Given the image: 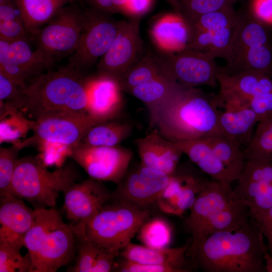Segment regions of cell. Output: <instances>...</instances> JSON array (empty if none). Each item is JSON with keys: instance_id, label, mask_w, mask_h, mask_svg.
Instances as JSON below:
<instances>
[{"instance_id": "1", "label": "cell", "mask_w": 272, "mask_h": 272, "mask_svg": "<svg viewBox=\"0 0 272 272\" xmlns=\"http://www.w3.org/2000/svg\"><path fill=\"white\" fill-rule=\"evenodd\" d=\"M267 251L264 237L251 217L234 231L211 234L187 254L206 272H266Z\"/></svg>"}, {"instance_id": "2", "label": "cell", "mask_w": 272, "mask_h": 272, "mask_svg": "<svg viewBox=\"0 0 272 272\" xmlns=\"http://www.w3.org/2000/svg\"><path fill=\"white\" fill-rule=\"evenodd\" d=\"M83 75L68 64L56 71H48L22 88L17 99L5 104L33 120L55 112L88 113L89 96Z\"/></svg>"}, {"instance_id": "3", "label": "cell", "mask_w": 272, "mask_h": 272, "mask_svg": "<svg viewBox=\"0 0 272 272\" xmlns=\"http://www.w3.org/2000/svg\"><path fill=\"white\" fill-rule=\"evenodd\" d=\"M220 107L218 95L183 86L162 107L156 127L163 138L173 142L221 132Z\"/></svg>"}, {"instance_id": "4", "label": "cell", "mask_w": 272, "mask_h": 272, "mask_svg": "<svg viewBox=\"0 0 272 272\" xmlns=\"http://www.w3.org/2000/svg\"><path fill=\"white\" fill-rule=\"evenodd\" d=\"M76 238L72 227L55 208L35 210L32 227L24 238L33 272H55L74 261Z\"/></svg>"}, {"instance_id": "5", "label": "cell", "mask_w": 272, "mask_h": 272, "mask_svg": "<svg viewBox=\"0 0 272 272\" xmlns=\"http://www.w3.org/2000/svg\"><path fill=\"white\" fill-rule=\"evenodd\" d=\"M71 165L49 171L40 160L31 156L19 158L9 193L30 203L34 210L53 208L60 192L76 182Z\"/></svg>"}, {"instance_id": "6", "label": "cell", "mask_w": 272, "mask_h": 272, "mask_svg": "<svg viewBox=\"0 0 272 272\" xmlns=\"http://www.w3.org/2000/svg\"><path fill=\"white\" fill-rule=\"evenodd\" d=\"M150 215L148 208L110 199L87 225L85 234L96 245L119 255Z\"/></svg>"}, {"instance_id": "7", "label": "cell", "mask_w": 272, "mask_h": 272, "mask_svg": "<svg viewBox=\"0 0 272 272\" xmlns=\"http://www.w3.org/2000/svg\"><path fill=\"white\" fill-rule=\"evenodd\" d=\"M85 8L73 2L31 35L36 51L52 65L75 52L83 27Z\"/></svg>"}, {"instance_id": "8", "label": "cell", "mask_w": 272, "mask_h": 272, "mask_svg": "<svg viewBox=\"0 0 272 272\" xmlns=\"http://www.w3.org/2000/svg\"><path fill=\"white\" fill-rule=\"evenodd\" d=\"M234 7L203 14L187 24L186 48L225 60L242 20Z\"/></svg>"}, {"instance_id": "9", "label": "cell", "mask_w": 272, "mask_h": 272, "mask_svg": "<svg viewBox=\"0 0 272 272\" xmlns=\"http://www.w3.org/2000/svg\"><path fill=\"white\" fill-rule=\"evenodd\" d=\"M121 20L92 8H85L84 21L78 47L67 64L82 74L104 55L119 31Z\"/></svg>"}, {"instance_id": "10", "label": "cell", "mask_w": 272, "mask_h": 272, "mask_svg": "<svg viewBox=\"0 0 272 272\" xmlns=\"http://www.w3.org/2000/svg\"><path fill=\"white\" fill-rule=\"evenodd\" d=\"M163 75L184 86L215 87L221 70L215 58L200 51L184 48L180 50L155 53Z\"/></svg>"}, {"instance_id": "11", "label": "cell", "mask_w": 272, "mask_h": 272, "mask_svg": "<svg viewBox=\"0 0 272 272\" xmlns=\"http://www.w3.org/2000/svg\"><path fill=\"white\" fill-rule=\"evenodd\" d=\"M103 122L87 112H62L41 116L34 120L32 137L20 142L22 148L38 142H49L71 148L80 143L93 126Z\"/></svg>"}, {"instance_id": "12", "label": "cell", "mask_w": 272, "mask_h": 272, "mask_svg": "<svg viewBox=\"0 0 272 272\" xmlns=\"http://www.w3.org/2000/svg\"><path fill=\"white\" fill-rule=\"evenodd\" d=\"M140 18L121 20L117 35L97 64L98 76L117 81L144 56Z\"/></svg>"}, {"instance_id": "13", "label": "cell", "mask_w": 272, "mask_h": 272, "mask_svg": "<svg viewBox=\"0 0 272 272\" xmlns=\"http://www.w3.org/2000/svg\"><path fill=\"white\" fill-rule=\"evenodd\" d=\"M70 156L90 178L118 184L127 172L132 153L117 146H95L80 143L71 148Z\"/></svg>"}, {"instance_id": "14", "label": "cell", "mask_w": 272, "mask_h": 272, "mask_svg": "<svg viewBox=\"0 0 272 272\" xmlns=\"http://www.w3.org/2000/svg\"><path fill=\"white\" fill-rule=\"evenodd\" d=\"M62 211L75 234H85L87 225L112 196L102 181L89 178L75 182L63 192Z\"/></svg>"}, {"instance_id": "15", "label": "cell", "mask_w": 272, "mask_h": 272, "mask_svg": "<svg viewBox=\"0 0 272 272\" xmlns=\"http://www.w3.org/2000/svg\"><path fill=\"white\" fill-rule=\"evenodd\" d=\"M171 175L142 164L127 172L112 191V199L131 204L142 208L156 202L168 184Z\"/></svg>"}, {"instance_id": "16", "label": "cell", "mask_w": 272, "mask_h": 272, "mask_svg": "<svg viewBox=\"0 0 272 272\" xmlns=\"http://www.w3.org/2000/svg\"><path fill=\"white\" fill-rule=\"evenodd\" d=\"M237 181L235 194L249 208L252 218L272 207V161L246 159Z\"/></svg>"}, {"instance_id": "17", "label": "cell", "mask_w": 272, "mask_h": 272, "mask_svg": "<svg viewBox=\"0 0 272 272\" xmlns=\"http://www.w3.org/2000/svg\"><path fill=\"white\" fill-rule=\"evenodd\" d=\"M263 24L250 16L244 17L225 59L222 72L234 75L246 71L249 62L260 49L267 45L268 37Z\"/></svg>"}, {"instance_id": "18", "label": "cell", "mask_w": 272, "mask_h": 272, "mask_svg": "<svg viewBox=\"0 0 272 272\" xmlns=\"http://www.w3.org/2000/svg\"><path fill=\"white\" fill-rule=\"evenodd\" d=\"M52 66L36 50L31 49L28 39L11 42L9 51L0 52V72L23 88Z\"/></svg>"}, {"instance_id": "19", "label": "cell", "mask_w": 272, "mask_h": 272, "mask_svg": "<svg viewBox=\"0 0 272 272\" xmlns=\"http://www.w3.org/2000/svg\"><path fill=\"white\" fill-rule=\"evenodd\" d=\"M237 197L231 184L207 180L189 209L184 221L185 230L192 236L208 219L228 207Z\"/></svg>"}, {"instance_id": "20", "label": "cell", "mask_w": 272, "mask_h": 272, "mask_svg": "<svg viewBox=\"0 0 272 272\" xmlns=\"http://www.w3.org/2000/svg\"><path fill=\"white\" fill-rule=\"evenodd\" d=\"M35 210L10 193L0 196V242L24 246V238L32 226Z\"/></svg>"}, {"instance_id": "21", "label": "cell", "mask_w": 272, "mask_h": 272, "mask_svg": "<svg viewBox=\"0 0 272 272\" xmlns=\"http://www.w3.org/2000/svg\"><path fill=\"white\" fill-rule=\"evenodd\" d=\"M217 81L220 88L218 95L221 103L235 101L249 105L252 97L272 92V79L270 76L255 71L228 75L221 70Z\"/></svg>"}, {"instance_id": "22", "label": "cell", "mask_w": 272, "mask_h": 272, "mask_svg": "<svg viewBox=\"0 0 272 272\" xmlns=\"http://www.w3.org/2000/svg\"><path fill=\"white\" fill-rule=\"evenodd\" d=\"M141 164L170 175L174 173L183 154L175 143L163 138L158 129L134 140Z\"/></svg>"}, {"instance_id": "23", "label": "cell", "mask_w": 272, "mask_h": 272, "mask_svg": "<svg viewBox=\"0 0 272 272\" xmlns=\"http://www.w3.org/2000/svg\"><path fill=\"white\" fill-rule=\"evenodd\" d=\"M206 181L191 174H177L175 171L156 202L163 212L181 215L190 209Z\"/></svg>"}, {"instance_id": "24", "label": "cell", "mask_w": 272, "mask_h": 272, "mask_svg": "<svg viewBox=\"0 0 272 272\" xmlns=\"http://www.w3.org/2000/svg\"><path fill=\"white\" fill-rule=\"evenodd\" d=\"M86 85L89 114L101 122L114 120L119 115L123 100L122 91L116 81L98 76Z\"/></svg>"}, {"instance_id": "25", "label": "cell", "mask_w": 272, "mask_h": 272, "mask_svg": "<svg viewBox=\"0 0 272 272\" xmlns=\"http://www.w3.org/2000/svg\"><path fill=\"white\" fill-rule=\"evenodd\" d=\"M219 118L221 131L235 140L243 150L254 135V126L258 120L256 115L247 104L227 101L222 103Z\"/></svg>"}, {"instance_id": "26", "label": "cell", "mask_w": 272, "mask_h": 272, "mask_svg": "<svg viewBox=\"0 0 272 272\" xmlns=\"http://www.w3.org/2000/svg\"><path fill=\"white\" fill-rule=\"evenodd\" d=\"M251 218L249 208L237 196L228 207L208 219L191 236L187 252L192 250L204 238L219 232L234 231Z\"/></svg>"}, {"instance_id": "27", "label": "cell", "mask_w": 272, "mask_h": 272, "mask_svg": "<svg viewBox=\"0 0 272 272\" xmlns=\"http://www.w3.org/2000/svg\"><path fill=\"white\" fill-rule=\"evenodd\" d=\"M150 33L153 42L162 52L177 51L185 48L188 44L187 24L175 12L157 18L152 24Z\"/></svg>"}, {"instance_id": "28", "label": "cell", "mask_w": 272, "mask_h": 272, "mask_svg": "<svg viewBox=\"0 0 272 272\" xmlns=\"http://www.w3.org/2000/svg\"><path fill=\"white\" fill-rule=\"evenodd\" d=\"M182 86L162 74L147 83L133 88L127 93L144 104L148 111L150 126L153 128L156 125L162 107Z\"/></svg>"}, {"instance_id": "29", "label": "cell", "mask_w": 272, "mask_h": 272, "mask_svg": "<svg viewBox=\"0 0 272 272\" xmlns=\"http://www.w3.org/2000/svg\"><path fill=\"white\" fill-rule=\"evenodd\" d=\"M174 143L183 154L211 179L231 184L234 182L205 138L178 141Z\"/></svg>"}, {"instance_id": "30", "label": "cell", "mask_w": 272, "mask_h": 272, "mask_svg": "<svg viewBox=\"0 0 272 272\" xmlns=\"http://www.w3.org/2000/svg\"><path fill=\"white\" fill-rule=\"evenodd\" d=\"M188 245L176 248H155L145 245L129 243L119 253L121 258L131 261L154 265H166L180 272L190 271L184 267Z\"/></svg>"}, {"instance_id": "31", "label": "cell", "mask_w": 272, "mask_h": 272, "mask_svg": "<svg viewBox=\"0 0 272 272\" xmlns=\"http://www.w3.org/2000/svg\"><path fill=\"white\" fill-rule=\"evenodd\" d=\"M203 138L207 141L234 181H237L244 169L246 161L242 147L222 132Z\"/></svg>"}, {"instance_id": "32", "label": "cell", "mask_w": 272, "mask_h": 272, "mask_svg": "<svg viewBox=\"0 0 272 272\" xmlns=\"http://www.w3.org/2000/svg\"><path fill=\"white\" fill-rule=\"evenodd\" d=\"M74 1L77 0H15L30 36L46 25L62 8Z\"/></svg>"}, {"instance_id": "33", "label": "cell", "mask_w": 272, "mask_h": 272, "mask_svg": "<svg viewBox=\"0 0 272 272\" xmlns=\"http://www.w3.org/2000/svg\"><path fill=\"white\" fill-rule=\"evenodd\" d=\"M132 126L126 121L111 120L91 127L80 143L95 146H117L130 135Z\"/></svg>"}, {"instance_id": "34", "label": "cell", "mask_w": 272, "mask_h": 272, "mask_svg": "<svg viewBox=\"0 0 272 272\" xmlns=\"http://www.w3.org/2000/svg\"><path fill=\"white\" fill-rule=\"evenodd\" d=\"M162 74L155 53L148 49L143 58L117 82L122 92L128 93L133 88L147 83Z\"/></svg>"}, {"instance_id": "35", "label": "cell", "mask_w": 272, "mask_h": 272, "mask_svg": "<svg viewBox=\"0 0 272 272\" xmlns=\"http://www.w3.org/2000/svg\"><path fill=\"white\" fill-rule=\"evenodd\" d=\"M244 152L246 159L272 161V115L258 122L252 139Z\"/></svg>"}, {"instance_id": "36", "label": "cell", "mask_w": 272, "mask_h": 272, "mask_svg": "<svg viewBox=\"0 0 272 272\" xmlns=\"http://www.w3.org/2000/svg\"><path fill=\"white\" fill-rule=\"evenodd\" d=\"M143 245L155 248L167 247L172 238V230L167 221L160 218L146 221L138 232Z\"/></svg>"}, {"instance_id": "37", "label": "cell", "mask_w": 272, "mask_h": 272, "mask_svg": "<svg viewBox=\"0 0 272 272\" xmlns=\"http://www.w3.org/2000/svg\"><path fill=\"white\" fill-rule=\"evenodd\" d=\"M238 0H177L179 15L186 23L211 12L234 7Z\"/></svg>"}, {"instance_id": "38", "label": "cell", "mask_w": 272, "mask_h": 272, "mask_svg": "<svg viewBox=\"0 0 272 272\" xmlns=\"http://www.w3.org/2000/svg\"><path fill=\"white\" fill-rule=\"evenodd\" d=\"M75 235L77 244L74 263L68 267L66 271L91 272L103 247L89 240L85 234Z\"/></svg>"}, {"instance_id": "39", "label": "cell", "mask_w": 272, "mask_h": 272, "mask_svg": "<svg viewBox=\"0 0 272 272\" xmlns=\"http://www.w3.org/2000/svg\"><path fill=\"white\" fill-rule=\"evenodd\" d=\"M22 248L0 242V272H33L31 258L28 253L22 255Z\"/></svg>"}, {"instance_id": "40", "label": "cell", "mask_w": 272, "mask_h": 272, "mask_svg": "<svg viewBox=\"0 0 272 272\" xmlns=\"http://www.w3.org/2000/svg\"><path fill=\"white\" fill-rule=\"evenodd\" d=\"M22 149L19 143L0 148V196L10 192L18 154Z\"/></svg>"}, {"instance_id": "41", "label": "cell", "mask_w": 272, "mask_h": 272, "mask_svg": "<svg viewBox=\"0 0 272 272\" xmlns=\"http://www.w3.org/2000/svg\"><path fill=\"white\" fill-rule=\"evenodd\" d=\"M29 39H31V36L23 19H16L0 24V39L13 42Z\"/></svg>"}, {"instance_id": "42", "label": "cell", "mask_w": 272, "mask_h": 272, "mask_svg": "<svg viewBox=\"0 0 272 272\" xmlns=\"http://www.w3.org/2000/svg\"><path fill=\"white\" fill-rule=\"evenodd\" d=\"M115 271L119 272H180L172 267L142 263L122 258L116 262Z\"/></svg>"}, {"instance_id": "43", "label": "cell", "mask_w": 272, "mask_h": 272, "mask_svg": "<svg viewBox=\"0 0 272 272\" xmlns=\"http://www.w3.org/2000/svg\"><path fill=\"white\" fill-rule=\"evenodd\" d=\"M249 106L256 115L258 121L272 115V92L252 97Z\"/></svg>"}, {"instance_id": "44", "label": "cell", "mask_w": 272, "mask_h": 272, "mask_svg": "<svg viewBox=\"0 0 272 272\" xmlns=\"http://www.w3.org/2000/svg\"><path fill=\"white\" fill-rule=\"evenodd\" d=\"M22 87L4 73L0 72V103L13 101L21 93Z\"/></svg>"}, {"instance_id": "45", "label": "cell", "mask_w": 272, "mask_h": 272, "mask_svg": "<svg viewBox=\"0 0 272 272\" xmlns=\"http://www.w3.org/2000/svg\"><path fill=\"white\" fill-rule=\"evenodd\" d=\"M86 6L99 11L113 15L116 13L124 14L127 0H83Z\"/></svg>"}, {"instance_id": "46", "label": "cell", "mask_w": 272, "mask_h": 272, "mask_svg": "<svg viewBox=\"0 0 272 272\" xmlns=\"http://www.w3.org/2000/svg\"><path fill=\"white\" fill-rule=\"evenodd\" d=\"M249 13L260 22L272 26V0H252Z\"/></svg>"}, {"instance_id": "47", "label": "cell", "mask_w": 272, "mask_h": 272, "mask_svg": "<svg viewBox=\"0 0 272 272\" xmlns=\"http://www.w3.org/2000/svg\"><path fill=\"white\" fill-rule=\"evenodd\" d=\"M252 219L266 239L268 252L272 255V207L262 215Z\"/></svg>"}, {"instance_id": "48", "label": "cell", "mask_w": 272, "mask_h": 272, "mask_svg": "<svg viewBox=\"0 0 272 272\" xmlns=\"http://www.w3.org/2000/svg\"><path fill=\"white\" fill-rule=\"evenodd\" d=\"M154 0H127L124 14L130 18H141L151 10Z\"/></svg>"}, {"instance_id": "49", "label": "cell", "mask_w": 272, "mask_h": 272, "mask_svg": "<svg viewBox=\"0 0 272 272\" xmlns=\"http://www.w3.org/2000/svg\"><path fill=\"white\" fill-rule=\"evenodd\" d=\"M19 19H23L15 0L0 5V24Z\"/></svg>"}, {"instance_id": "50", "label": "cell", "mask_w": 272, "mask_h": 272, "mask_svg": "<svg viewBox=\"0 0 272 272\" xmlns=\"http://www.w3.org/2000/svg\"><path fill=\"white\" fill-rule=\"evenodd\" d=\"M264 261L266 272H272V255L269 253L268 250L264 254Z\"/></svg>"}, {"instance_id": "51", "label": "cell", "mask_w": 272, "mask_h": 272, "mask_svg": "<svg viewBox=\"0 0 272 272\" xmlns=\"http://www.w3.org/2000/svg\"><path fill=\"white\" fill-rule=\"evenodd\" d=\"M173 9L174 12L177 14L179 13L177 0H165Z\"/></svg>"}, {"instance_id": "52", "label": "cell", "mask_w": 272, "mask_h": 272, "mask_svg": "<svg viewBox=\"0 0 272 272\" xmlns=\"http://www.w3.org/2000/svg\"><path fill=\"white\" fill-rule=\"evenodd\" d=\"M12 1H13V0H0V5H2L3 4Z\"/></svg>"}, {"instance_id": "53", "label": "cell", "mask_w": 272, "mask_h": 272, "mask_svg": "<svg viewBox=\"0 0 272 272\" xmlns=\"http://www.w3.org/2000/svg\"><path fill=\"white\" fill-rule=\"evenodd\" d=\"M77 1L79 2L84 8L86 7L84 3L83 0H77Z\"/></svg>"}]
</instances>
